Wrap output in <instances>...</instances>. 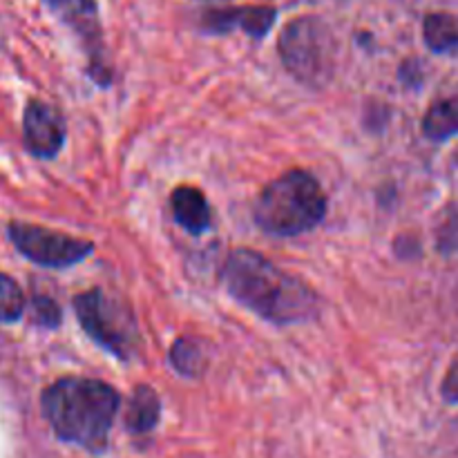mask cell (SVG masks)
<instances>
[{
    "mask_svg": "<svg viewBox=\"0 0 458 458\" xmlns=\"http://www.w3.org/2000/svg\"><path fill=\"white\" fill-rule=\"evenodd\" d=\"M49 9L61 21H65L81 38L88 43L92 54V70L97 67V47L101 43V27H98V12L94 0H45Z\"/></svg>",
    "mask_w": 458,
    "mask_h": 458,
    "instance_id": "9c48e42d",
    "label": "cell"
},
{
    "mask_svg": "<svg viewBox=\"0 0 458 458\" xmlns=\"http://www.w3.org/2000/svg\"><path fill=\"white\" fill-rule=\"evenodd\" d=\"M327 213V197L316 177L289 170L268 183L255 204V222L276 237H295L311 231Z\"/></svg>",
    "mask_w": 458,
    "mask_h": 458,
    "instance_id": "3957f363",
    "label": "cell"
},
{
    "mask_svg": "<svg viewBox=\"0 0 458 458\" xmlns=\"http://www.w3.org/2000/svg\"><path fill=\"white\" fill-rule=\"evenodd\" d=\"M40 407L61 441L89 452H103L119 410V394L101 380L72 376L49 385L40 398Z\"/></svg>",
    "mask_w": 458,
    "mask_h": 458,
    "instance_id": "7a4b0ae2",
    "label": "cell"
},
{
    "mask_svg": "<svg viewBox=\"0 0 458 458\" xmlns=\"http://www.w3.org/2000/svg\"><path fill=\"white\" fill-rule=\"evenodd\" d=\"M74 311L85 334L114 353L116 358H130L137 344V329L123 307L112 302L101 289L85 291L74 298Z\"/></svg>",
    "mask_w": 458,
    "mask_h": 458,
    "instance_id": "5b68a950",
    "label": "cell"
},
{
    "mask_svg": "<svg viewBox=\"0 0 458 458\" xmlns=\"http://www.w3.org/2000/svg\"><path fill=\"white\" fill-rule=\"evenodd\" d=\"M423 134L432 141H445L458 134V101L447 98L429 107L423 119Z\"/></svg>",
    "mask_w": 458,
    "mask_h": 458,
    "instance_id": "7c38bea8",
    "label": "cell"
},
{
    "mask_svg": "<svg viewBox=\"0 0 458 458\" xmlns=\"http://www.w3.org/2000/svg\"><path fill=\"white\" fill-rule=\"evenodd\" d=\"M170 204H173V213L179 226L186 228L192 235H199V233H204L210 226L208 201H206V197L197 188H174L173 197H170Z\"/></svg>",
    "mask_w": 458,
    "mask_h": 458,
    "instance_id": "30bf717a",
    "label": "cell"
},
{
    "mask_svg": "<svg viewBox=\"0 0 458 458\" xmlns=\"http://www.w3.org/2000/svg\"><path fill=\"white\" fill-rule=\"evenodd\" d=\"M277 12L273 7H242V9H215L204 13L206 30L224 34L231 30H244L246 34L262 38L276 22Z\"/></svg>",
    "mask_w": 458,
    "mask_h": 458,
    "instance_id": "ba28073f",
    "label": "cell"
},
{
    "mask_svg": "<svg viewBox=\"0 0 458 458\" xmlns=\"http://www.w3.org/2000/svg\"><path fill=\"white\" fill-rule=\"evenodd\" d=\"M22 134H25V146L31 155L40 159H52L65 141V123L52 106L31 101L22 116Z\"/></svg>",
    "mask_w": 458,
    "mask_h": 458,
    "instance_id": "52a82bcc",
    "label": "cell"
},
{
    "mask_svg": "<svg viewBox=\"0 0 458 458\" xmlns=\"http://www.w3.org/2000/svg\"><path fill=\"white\" fill-rule=\"evenodd\" d=\"M31 316L38 325L43 327H58L61 322V309L56 307V302L49 298H36L34 307H31Z\"/></svg>",
    "mask_w": 458,
    "mask_h": 458,
    "instance_id": "2e32d148",
    "label": "cell"
},
{
    "mask_svg": "<svg viewBox=\"0 0 458 458\" xmlns=\"http://www.w3.org/2000/svg\"><path fill=\"white\" fill-rule=\"evenodd\" d=\"M9 240L27 259L47 268L72 267L92 253L89 242L31 224H9Z\"/></svg>",
    "mask_w": 458,
    "mask_h": 458,
    "instance_id": "8992f818",
    "label": "cell"
},
{
    "mask_svg": "<svg viewBox=\"0 0 458 458\" xmlns=\"http://www.w3.org/2000/svg\"><path fill=\"white\" fill-rule=\"evenodd\" d=\"M423 34L432 52H450L458 45V25L450 13H429L423 22Z\"/></svg>",
    "mask_w": 458,
    "mask_h": 458,
    "instance_id": "4fadbf2b",
    "label": "cell"
},
{
    "mask_svg": "<svg viewBox=\"0 0 458 458\" xmlns=\"http://www.w3.org/2000/svg\"><path fill=\"white\" fill-rule=\"evenodd\" d=\"M280 56L286 70L300 83L320 88L334 76V34L325 22L313 16L291 21L280 36Z\"/></svg>",
    "mask_w": 458,
    "mask_h": 458,
    "instance_id": "277c9868",
    "label": "cell"
},
{
    "mask_svg": "<svg viewBox=\"0 0 458 458\" xmlns=\"http://www.w3.org/2000/svg\"><path fill=\"white\" fill-rule=\"evenodd\" d=\"M170 362H173V367L179 374L195 378V376H201V371H204L206 356L195 340L179 338L173 344V349H170Z\"/></svg>",
    "mask_w": 458,
    "mask_h": 458,
    "instance_id": "5bb4252c",
    "label": "cell"
},
{
    "mask_svg": "<svg viewBox=\"0 0 458 458\" xmlns=\"http://www.w3.org/2000/svg\"><path fill=\"white\" fill-rule=\"evenodd\" d=\"M228 293L276 325H295L318 316V295L298 277L250 249H235L224 264Z\"/></svg>",
    "mask_w": 458,
    "mask_h": 458,
    "instance_id": "6da1fadb",
    "label": "cell"
},
{
    "mask_svg": "<svg viewBox=\"0 0 458 458\" xmlns=\"http://www.w3.org/2000/svg\"><path fill=\"white\" fill-rule=\"evenodd\" d=\"M161 414L159 396L150 385H139L134 389L132 398L128 403V411H125V425L132 434H146L157 425Z\"/></svg>",
    "mask_w": 458,
    "mask_h": 458,
    "instance_id": "8fae6325",
    "label": "cell"
},
{
    "mask_svg": "<svg viewBox=\"0 0 458 458\" xmlns=\"http://www.w3.org/2000/svg\"><path fill=\"white\" fill-rule=\"evenodd\" d=\"M25 311V295L16 280L0 273V322H16Z\"/></svg>",
    "mask_w": 458,
    "mask_h": 458,
    "instance_id": "9a60e30c",
    "label": "cell"
}]
</instances>
